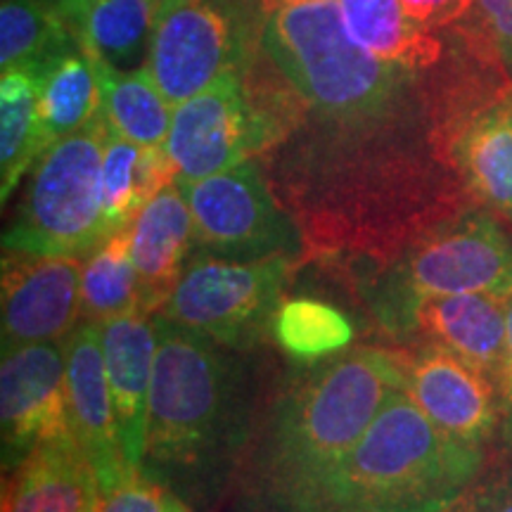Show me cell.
I'll return each mask as SVG.
<instances>
[{
	"label": "cell",
	"mask_w": 512,
	"mask_h": 512,
	"mask_svg": "<svg viewBox=\"0 0 512 512\" xmlns=\"http://www.w3.org/2000/svg\"><path fill=\"white\" fill-rule=\"evenodd\" d=\"M261 48L290 81L285 133L259 162L302 230L304 259L351 271L394 259L408 242L477 204L441 138L437 67L368 53L337 0L266 12Z\"/></svg>",
	"instance_id": "6da1fadb"
},
{
	"label": "cell",
	"mask_w": 512,
	"mask_h": 512,
	"mask_svg": "<svg viewBox=\"0 0 512 512\" xmlns=\"http://www.w3.org/2000/svg\"><path fill=\"white\" fill-rule=\"evenodd\" d=\"M157 354L140 472L207 508L238 477L256 432V384L233 351L155 313Z\"/></svg>",
	"instance_id": "7a4b0ae2"
},
{
	"label": "cell",
	"mask_w": 512,
	"mask_h": 512,
	"mask_svg": "<svg viewBox=\"0 0 512 512\" xmlns=\"http://www.w3.org/2000/svg\"><path fill=\"white\" fill-rule=\"evenodd\" d=\"M256 425L235 486L238 512H278L363 437L406 389V351L354 347L302 363Z\"/></svg>",
	"instance_id": "3957f363"
},
{
	"label": "cell",
	"mask_w": 512,
	"mask_h": 512,
	"mask_svg": "<svg viewBox=\"0 0 512 512\" xmlns=\"http://www.w3.org/2000/svg\"><path fill=\"white\" fill-rule=\"evenodd\" d=\"M489 467V448L439 430L406 389L335 465L278 512H441Z\"/></svg>",
	"instance_id": "277c9868"
},
{
	"label": "cell",
	"mask_w": 512,
	"mask_h": 512,
	"mask_svg": "<svg viewBox=\"0 0 512 512\" xmlns=\"http://www.w3.org/2000/svg\"><path fill=\"white\" fill-rule=\"evenodd\" d=\"M373 323L406 344L415 311L446 294H512V230L482 204L456 211L408 242L387 264L351 271Z\"/></svg>",
	"instance_id": "5b68a950"
},
{
	"label": "cell",
	"mask_w": 512,
	"mask_h": 512,
	"mask_svg": "<svg viewBox=\"0 0 512 512\" xmlns=\"http://www.w3.org/2000/svg\"><path fill=\"white\" fill-rule=\"evenodd\" d=\"M439 62L441 138L477 204L512 223V79L470 29Z\"/></svg>",
	"instance_id": "8992f818"
},
{
	"label": "cell",
	"mask_w": 512,
	"mask_h": 512,
	"mask_svg": "<svg viewBox=\"0 0 512 512\" xmlns=\"http://www.w3.org/2000/svg\"><path fill=\"white\" fill-rule=\"evenodd\" d=\"M107 133L110 124L100 112L38 157L15 219L3 233L5 252L86 259L110 235L100 192Z\"/></svg>",
	"instance_id": "52a82bcc"
},
{
	"label": "cell",
	"mask_w": 512,
	"mask_h": 512,
	"mask_svg": "<svg viewBox=\"0 0 512 512\" xmlns=\"http://www.w3.org/2000/svg\"><path fill=\"white\" fill-rule=\"evenodd\" d=\"M294 266L292 256L242 264L195 254L159 313L221 347L247 354L271 339Z\"/></svg>",
	"instance_id": "ba28073f"
},
{
	"label": "cell",
	"mask_w": 512,
	"mask_h": 512,
	"mask_svg": "<svg viewBox=\"0 0 512 512\" xmlns=\"http://www.w3.org/2000/svg\"><path fill=\"white\" fill-rule=\"evenodd\" d=\"M195 221L197 254L226 261L304 259L302 230L256 157L200 181H176Z\"/></svg>",
	"instance_id": "9c48e42d"
},
{
	"label": "cell",
	"mask_w": 512,
	"mask_h": 512,
	"mask_svg": "<svg viewBox=\"0 0 512 512\" xmlns=\"http://www.w3.org/2000/svg\"><path fill=\"white\" fill-rule=\"evenodd\" d=\"M242 67L228 69L204 91L174 107L164 147L174 162L176 181L221 174L259 157L271 145V131Z\"/></svg>",
	"instance_id": "30bf717a"
},
{
	"label": "cell",
	"mask_w": 512,
	"mask_h": 512,
	"mask_svg": "<svg viewBox=\"0 0 512 512\" xmlns=\"http://www.w3.org/2000/svg\"><path fill=\"white\" fill-rule=\"evenodd\" d=\"M0 432L5 475L38 446L76 439L67 392V339L3 349Z\"/></svg>",
	"instance_id": "8fae6325"
},
{
	"label": "cell",
	"mask_w": 512,
	"mask_h": 512,
	"mask_svg": "<svg viewBox=\"0 0 512 512\" xmlns=\"http://www.w3.org/2000/svg\"><path fill=\"white\" fill-rule=\"evenodd\" d=\"M228 17L209 0H159L147 69L171 105H181L247 62Z\"/></svg>",
	"instance_id": "7c38bea8"
},
{
	"label": "cell",
	"mask_w": 512,
	"mask_h": 512,
	"mask_svg": "<svg viewBox=\"0 0 512 512\" xmlns=\"http://www.w3.org/2000/svg\"><path fill=\"white\" fill-rule=\"evenodd\" d=\"M81 266L74 256L3 249V349L72 335L81 323Z\"/></svg>",
	"instance_id": "4fadbf2b"
},
{
	"label": "cell",
	"mask_w": 512,
	"mask_h": 512,
	"mask_svg": "<svg viewBox=\"0 0 512 512\" xmlns=\"http://www.w3.org/2000/svg\"><path fill=\"white\" fill-rule=\"evenodd\" d=\"M406 351V392L439 430L489 448L501 437V394L484 373L439 344Z\"/></svg>",
	"instance_id": "5bb4252c"
},
{
	"label": "cell",
	"mask_w": 512,
	"mask_h": 512,
	"mask_svg": "<svg viewBox=\"0 0 512 512\" xmlns=\"http://www.w3.org/2000/svg\"><path fill=\"white\" fill-rule=\"evenodd\" d=\"M67 392L74 437L98 472L102 494H107L136 470L126 463L121 448L100 325L91 320H81L67 337Z\"/></svg>",
	"instance_id": "9a60e30c"
},
{
	"label": "cell",
	"mask_w": 512,
	"mask_h": 512,
	"mask_svg": "<svg viewBox=\"0 0 512 512\" xmlns=\"http://www.w3.org/2000/svg\"><path fill=\"white\" fill-rule=\"evenodd\" d=\"M508 337V297L491 292L446 294L415 311L406 344H439L477 368L501 394Z\"/></svg>",
	"instance_id": "2e32d148"
},
{
	"label": "cell",
	"mask_w": 512,
	"mask_h": 512,
	"mask_svg": "<svg viewBox=\"0 0 512 512\" xmlns=\"http://www.w3.org/2000/svg\"><path fill=\"white\" fill-rule=\"evenodd\" d=\"M98 325L121 448L126 463L140 470L157 354L155 313H128Z\"/></svg>",
	"instance_id": "e0dca14e"
},
{
	"label": "cell",
	"mask_w": 512,
	"mask_h": 512,
	"mask_svg": "<svg viewBox=\"0 0 512 512\" xmlns=\"http://www.w3.org/2000/svg\"><path fill=\"white\" fill-rule=\"evenodd\" d=\"M131 259L143 287V311L159 313L197 254L195 221L181 185L169 183L126 226Z\"/></svg>",
	"instance_id": "ac0fdd59"
},
{
	"label": "cell",
	"mask_w": 512,
	"mask_h": 512,
	"mask_svg": "<svg viewBox=\"0 0 512 512\" xmlns=\"http://www.w3.org/2000/svg\"><path fill=\"white\" fill-rule=\"evenodd\" d=\"M98 472L76 439L38 446L3 489V512H100Z\"/></svg>",
	"instance_id": "d6986e66"
},
{
	"label": "cell",
	"mask_w": 512,
	"mask_h": 512,
	"mask_svg": "<svg viewBox=\"0 0 512 512\" xmlns=\"http://www.w3.org/2000/svg\"><path fill=\"white\" fill-rule=\"evenodd\" d=\"M176 181L166 147H145L121 138L110 128L102 150V216L107 233H117L138 216L159 190Z\"/></svg>",
	"instance_id": "ffe728a7"
},
{
	"label": "cell",
	"mask_w": 512,
	"mask_h": 512,
	"mask_svg": "<svg viewBox=\"0 0 512 512\" xmlns=\"http://www.w3.org/2000/svg\"><path fill=\"white\" fill-rule=\"evenodd\" d=\"M344 27L368 53L411 69H432L444 60L446 43L425 31L399 0H337Z\"/></svg>",
	"instance_id": "44dd1931"
},
{
	"label": "cell",
	"mask_w": 512,
	"mask_h": 512,
	"mask_svg": "<svg viewBox=\"0 0 512 512\" xmlns=\"http://www.w3.org/2000/svg\"><path fill=\"white\" fill-rule=\"evenodd\" d=\"M88 57L98 74L102 112L112 131L138 145L164 147L174 105L159 91L147 64L136 69H117L98 55L88 53Z\"/></svg>",
	"instance_id": "7402d4cb"
},
{
	"label": "cell",
	"mask_w": 512,
	"mask_h": 512,
	"mask_svg": "<svg viewBox=\"0 0 512 512\" xmlns=\"http://www.w3.org/2000/svg\"><path fill=\"white\" fill-rule=\"evenodd\" d=\"M38 112L46 150L57 140L81 131L102 112L100 81L83 43L41 67Z\"/></svg>",
	"instance_id": "603a6c76"
},
{
	"label": "cell",
	"mask_w": 512,
	"mask_h": 512,
	"mask_svg": "<svg viewBox=\"0 0 512 512\" xmlns=\"http://www.w3.org/2000/svg\"><path fill=\"white\" fill-rule=\"evenodd\" d=\"M41 67L5 69L0 76V200L3 204L46 152L38 112Z\"/></svg>",
	"instance_id": "cb8c5ba5"
},
{
	"label": "cell",
	"mask_w": 512,
	"mask_h": 512,
	"mask_svg": "<svg viewBox=\"0 0 512 512\" xmlns=\"http://www.w3.org/2000/svg\"><path fill=\"white\" fill-rule=\"evenodd\" d=\"M81 38L53 0H3L0 5V69L46 67Z\"/></svg>",
	"instance_id": "d4e9b609"
},
{
	"label": "cell",
	"mask_w": 512,
	"mask_h": 512,
	"mask_svg": "<svg viewBox=\"0 0 512 512\" xmlns=\"http://www.w3.org/2000/svg\"><path fill=\"white\" fill-rule=\"evenodd\" d=\"M143 311V287L128 247V230L107 235L81 266V320H105Z\"/></svg>",
	"instance_id": "484cf974"
},
{
	"label": "cell",
	"mask_w": 512,
	"mask_h": 512,
	"mask_svg": "<svg viewBox=\"0 0 512 512\" xmlns=\"http://www.w3.org/2000/svg\"><path fill=\"white\" fill-rule=\"evenodd\" d=\"M354 335V323L347 313L313 297L283 299L271 325L275 347L299 363L342 354L354 342Z\"/></svg>",
	"instance_id": "4316f807"
},
{
	"label": "cell",
	"mask_w": 512,
	"mask_h": 512,
	"mask_svg": "<svg viewBox=\"0 0 512 512\" xmlns=\"http://www.w3.org/2000/svg\"><path fill=\"white\" fill-rule=\"evenodd\" d=\"M157 5L159 0H95L83 48L117 69L140 67L150 50Z\"/></svg>",
	"instance_id": "83f0119b"
},
{
	"label": "cell",
	"mask_w": 512,
	"mask_h": 512,
	"mask_svg": "<svg viewBox=\"0 0 512 512\" xmlns=\"http://www.w3.org/2000/svg\"><path fill=\"white\" fill-rule=\"evenodd\" d=\"M100 512H195V508L169 486L136 470L102 494Z\"/></svg>",
	"instance_id": "f1b7e54d"
},
{
	"label": "cell",
	"mask_w": 512,
	"mask_h": 512,
	"mask_svg": "<svg viewBox=\"0 0 512 512\" xmlns=\"http://www.w3.org/2000/svg\"><path fill=\"white\" fill-rule=\"evenodd\" d=\"M467 29L484 41L512 79V0H475Z\"/></svg>",
	"instance_id": "f546056e"
},
{
	"label": "cell",
	"mask_w": 512,
	"mask_h": 512,
	"mask_svg": "<svg viewBox=\"0 0 512 512\" xmlns=\"http://www.w3.org/2000/svg\"><path fill=\"white\" fill-rule=\"evenodd\" d=\"M441 512H512V463L486 467L484 475Z\"/></svg>",
	"instance_id": "4dcf8cb0"
},
{
	"label": "cell",
	"mask_w": 512,
	"mask_h": 512,
	"mask_svg": "<svg viewBox=\"0 0 512 512\" xmlns=\"http://www.w3.org/2000/svg\"><path fill=\"white\" fill-rule=\"evenodd\" d=\"M403 12L425 31L453 27L470 15L475 0H399Z\"/></svg>",
	"instance_id": "1f68e13d"
},
{
	"label": "cell",
	"mask_w": 512,
	"mask_h": 512,
	"mask_svg": "<svg viewBox=\"0 0 512 512\" xmlns=\"http://www.w3.org/2000/svg\"><path fill=\"white\" fill-rule=\"evenodd\" d=\"M501 453L512 451V294L508 297V337H505V373L501 384Z\"/></svg>",
	"instance_id": "d6a6232c"
},
{
	"label": "cell",
	"mask_w": 512,
	"mask_h": 512,
	"mask_svg": "<svg viewBox=\"0 0 512 512\" xmlns=\"http://www.w3.org/2000/svg\"><path fill=\"white\" fill-rule=\"evenodd\" d=\"M57 10L62 12V17L67 19L69 27L76 31V36L83 41V34H86L88 15H91L95 0H53Z\"/></svg>",
	"instance_id": "836d02e7"
},
{
	"label": "cell",
	"mask_w": 512,
	"mask_h": 512,
	"mask_svg": "<svg viewBox=\"0 0 512 512\" xmlns=\"http://www.w3.org/2000/svg\"><path fill=\"white\" fill-rule=\"evenodd\" d=\"M290 3H299V0H261V5H264L266 12H273V10L283 8V5H290Z\"/></svg>",
	"instance_id": "e575fe53"
}]
</instances>
